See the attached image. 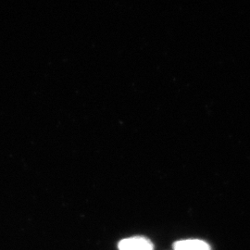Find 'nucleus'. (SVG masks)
<instances>
[{"label":"nucleus","mask_w":250,"mask_h":250,"mask_svg":"<svg viewBox=\"0 0 250 250\" xmlns=\"http://www.w3.org/2000/svg\"><path fill=\"white\" fill-rule=\"evenodd\" d=\"M119 250H153L152 242L144 236L125 238L119 243Z\"/></svg>","instance_id":"obj_1"},{"label":"nucleus","mask_w":250,"mask_h":250,"mask_svg":"<svg viewBox=\"0 0 250 250\" xmlns=\"http://www.w3.org/2000/svg\"><path fill=\"white\" fill-rule=\"evenodd\" d=\"M174 250H210L209 246L204 241L197 239H188L174 243Z\"/></svg>","instance_id":"obj_2"}]
</instances>
